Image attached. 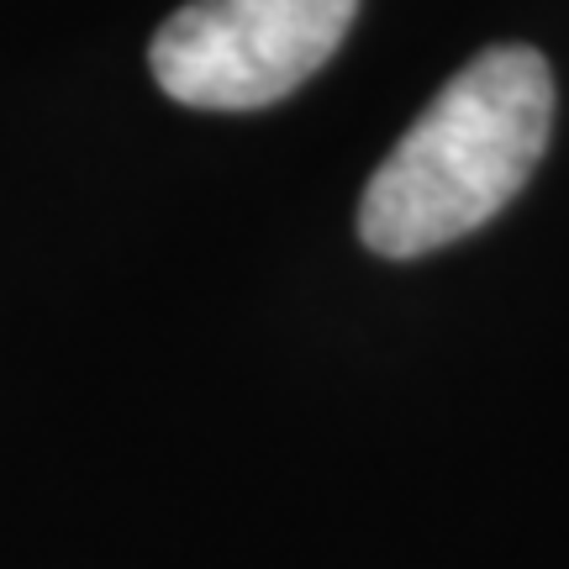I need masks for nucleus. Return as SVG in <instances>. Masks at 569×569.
I'll return each mask as SVG.
<instances>
[{
	"label": "nucleus",
	"instance_id": "1",
	"mask_svg": "<svg viewBox=\"0 0 569 569\" xmlns=\"http://www.w3.org/2000/svg\"><path fill=\"white\" fill-rule=\"evenodd\" d=\"M549 127L553 74L538 48L501 42L475 53L365 184V248L417 259L486 227L538 169Z\"/></svg>",
	"mask_w": 569,
	"mask_h": 569
},
{
	"label": "nucleus",
	"instance_id": "2",
	"mask_svg": "<svg viewBox=\"0 0 569 569\" xmlns=\"http://www.w3.org/2000/svg\"><path fill=\"white\" fill-rule=\"evenodd\" d=\"M359 0H190L153 32L148 63L169 101L259 111L322 69Z\"/></svg>",
	"mask_w": 569,
	"mask_h": 569
}]
</instances>
